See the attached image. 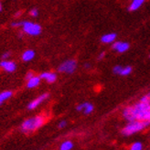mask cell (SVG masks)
<instances>
[{
    "label": "cell",
    "mask_w": 150,
    "mask_h": 150,
    "mask_svg": "<svg viewBox=\"0 0 150 150\" xmlns=\"http://www.w3.org/2000/svg\"><path fill=\"white\" fill-rule=\"evenodd\" d=\"M46 118L44 115H37L31 118H28L21 125V131L23 133L28 134L38 130L44 125Z\"/></svg>",
    "instance_id": "2"
},
{
    "label": "cell",
    "mask_w": 150,
    "mask_h": 150,
    "mask_svg": "<svg viewBox=\"0 0 150 150\" xmlns=\"http://www.w3.org/2000/svg\"><path fill=\"white\" fill-rule=\"evenodd\" d=\"M141 102H143V103H148L150 104V92H148L146 94H145L142 98L140 99Z\"/></svg>",
    "instance_id": "19"
},
{
    "label": "cell",
    "mask_w": 150,
    "mask_h": 150,
    "mask_svg": "<svg viewBox=\"0 0 150 150\" xmlns=\"http://www.w3.org/2000/svg\"><path fill=\"white\" fill-rule=\"evenodd\" d=\"M34 57H35V51L32 50H28L25 52H23L21 58L24 62H30L31 59H34Z\"/></svg>",
    "instance_id": "13"
},
{
    "label": "cell",
    "mask_w": 150,
    "mask_h": 150,
    "mask_svg": "<svg viewBox=\"0 0 150 150\" xmlns=\"http://www.w3.org/2000/svg\"><path fill=\"white\" fill-rule=\"evenodd\" d=\"M130 45L127 42H123V41H116L112 44V49L116 50L119 53H124V52L127 51L129 50Z\"/></svg>",
    "instance_id": "7"
},
{
    "label": "cell",
    "mask_w": 150,
    "mask_h": 150,
    "mask_svg": "<svg viewBox=\"0 0 150 150\" xmlns=\"http://www.w3.org/2000/svg\"><path fill=\"white\" fill-rule=\"evenodd\" d=\"M29 15H30L31 17L36 18V17L39 16V10H38L37 8H33V9H31L30 11H29Z\"/></svg>",
    "instance_id": "20"
},
{
    "label": "cell",
    "mask_w": 150,
    "mask_h": 150,
    "mask_svg": "<svg viewBox=\"0 0 150 150\" xmlns=\"http://www.w3.org/2000/svg\"><path fill=\"white\" fill-rule=\"evenodd\" d=\"M66 125H67V122L66 121H62V122H59V128H64Z\"/></svg>",
    "instance_id": "23"
},
{
    "label": "cell",
    "mask_w": 150,
    "mask_h": 150,
    "mask_svg": "<svg viewBox=\"0 0 150 150\" xmlns=\"http://www.w3.org/2000/svg\"><path fill=\"white\" fill-rule=\"evenodd\" d=\"M123 116L126 121H146L150 123V104L139 101L136 104L127 106L123 111Z\"/></svg>",
    "instance_id": "1"
},
{
    "label": "cell",
    "mask_w": 150,
    "mask_h": 150,
    "mask_svg": "<svg viewBox=\"0 0 150 150\" xmlns=\"http://www.w3.org/2000/svg\"><path fill=\"white\" fill-rule=\"evenodd\" d=\"M22 14V11H18L16 14H15V17H16V18H18V17H19L20 16V15Z\"/></svg>",
    "instance_id": "27"
},
{
    "label": "cell",
    "mask_w": 150,
    "mask_h": 150,
    "mask_svg": "<svg viewBox=\"0 0 150 150\" xmlns=\"http://www.w3.org/2000/svg\"><path fill=\"white\" fill-rule=\"evenodd\" d=\"M0 67L6 72H13L17 69L16 63L10 61H5V59L0 62Z\"/></svg>",
    "instance_id": "8"
},
{
    "label": "cell",
    "mask_w": 150,
    "mask_h": 150,
    "mask_svg": "<svg viewBox=\"0 0 150 150\" xmlns=\"http://www.w3.org/2000/svg\"><path fill=\"white\" fill-rule=\"evenodd\" d=\"M32 76H34L33 72H32V71H28V72L27 73V75H26V79H27V81H28V79H30Z\"/></svg>",
    "instance_id": "24"
},
{
    "label": "cell",
    "mask_w": 150,
    "mask_h": 150,
    "mask_svg": "<svg viewBox=\"0 0 150 150\" xmlns=\"http://www.w3.org/2000/svg\"><path fill=\"white\" fill-rule=\"evenodd\" d=\"M84 66H85V68H86V69H88V68H90V66H91V65H90L89 63H86Z\"/></svg>",
    "instance_id": "28"
},
{
    "label": "cell",
    "mask_w": 150,
    "mask_h": 150,
    "mask_svg": "<svg viewBox=\"0 0 150 150\" xmlns=\"http://www.w3.org/2000/svg\"><path fill=\"white\" fill-rule=\"evenodd\" d=\"M115 39H116V34L115 33H108V34L103 35L101 38V41L103 43H105V44H110V43L115 42Z\"/></svg>",
    "instance_id": "12"
},
{
    "label": "cell",
    "mask_w": 150,
    "mask_h": 150,
    "mask_svg": "<svg viewBox=\"0 0 150 150\" xmlns=\"http://www.w3.org/2000/svg\"><path fill=\"white\" fill-rule=\"evenodd\" d=\"M150 125L149 122L146 121H139V120H134V121L128 122L122 130V134L125 137H130L138 132L143 131L145 128Z\"/></svg>",
    "instance_id": "3"
},
{
    "label": "cell",
    "mask_w": 150,
    "mask_h": 150,
    "mask_svg": "<svg viewBox=\"0 0 150 150\" xmlns=\"http://www.w3.org/2000/svg\"><path fill=\"white\" fill-rule=\"evenodd\" d=\"M73 147V144L71 141H65L59 146V150H71Z\"/></svg>",
    "instance_id": "16"
},
{
    "label": "cell",
    "mask_w": 150,
    "mask_h": 150,
    "mask_svg": "<svg viewBox=\"0 0 150 150\" xmlns=\"http://www.w3.org/2000/svg\"><path fill=\"white\" fill-rule=\"evenodd\" d=\"M11 26L13 28H18V27H21L22 26V22H12L11 23Z\"/></svg>",
    "instance_id": "22"
},
{
    "label": "cell",
    "mask_w": 150,
    "mask_h": 150,
    "mask_svg": "<svg viewBox=\"0 0 150 150\" xmlns=\"http://www.w3.org/2000/svg\"><path fill=\"white\" fill-rule=\"evenodd\" d=\"M77 111H83L85 115H89L93 111V105L90 103H81L76 107Z\"/></svg>",
    "instance_id": "10"
},
{
    "label": "cell",
    "mask_w": 150,
    "mask_h": 150,
    "mask_svg": "<svg viewBox=\"0 0 150 150\" xmlns=\"http://www.w3.org/2000/svg\"><path fill=\"white\" fill-rule=\"evenodd\" d=\"M9 56H10V53H9V52H5V53L2 55V59H8V58H9Z\"/></svg>",
    "instance_id": "25"
},
{
    "label": "cell",
    "mask_w": 150,
    "mask_h": 150,
    "mask_svg": "<svg viewBox=\"0 0 150 150\" xmlns=\"http://www.w3.org/2000/svg\"><path fill=\"white\" fill-rule=\"evenodd\" d=\"M48 97H49V93H43V94H41L40 96L37 97L36 99H34L32 102L29 103H28V108L29 110H34V109H36L38 106L40 105V104H41L45 100L48 99Z\"/></svg>",
    "instance_id": "6"
},
{
    "label": "cell",
    "mask_w": 150,
    "mask_h": 150,
    "mask_svg": "<svg viewBox=\"0 0 150 150\" xmlns=\"http://www.w3.org/2000/svg\"><path fill=\"white\" fill-rule=\"evenodd\" d=\"M40 79L46 80L49 83H53V82L57 80V74L52 71H45L40 74Z\"/></svg>",
    "instance_id": "9"
},
{
    "label": "cell",
    "mask_w": 150,
    "mask_h": 150,
    "mask_svg": "<svg viewBox=\"0 0 150 150\" xmlns=\"http://www.w3.org/2000/svg\"><path fill=\"white\" fill-rule=\"evenodd\" d=\"M132 72V67L130 66H126V67H122L121 72L119 75H122V76H127Z\"/></svg>",
    "instance_id": "17"
},
{
    "label": "cell",
    "mask_w": 150,
    "mask_h": 150,
    "mask_svg": "<svg viewBox=\"0 0 150 150\" xmlns=\"http://www.w3.org/2000/svg\"><path fill=\"white\" fill-rule=\"evenodd\" d=\"M104 56H105V53H104V52H101L98 56V59H103L104 58Z\"/></svg>",
    "instance_id": "26"
},
{
    "label": "cell",
    "mask_w": 150,
    "mask_h": 150,
    "mask_svg": "<svg viewBox=\"0 0 150 150\" xmlns=\"http://www.w3.org/2000/svg\"><path fill=\"white\" fill-rule=\"evenodd\" d=\"M121 70H122V66L117 65V66L114 67L112 71H114V73H115V74H120V72H121Z\"/></svg>",
    "instance_id": "21"
},
{
    "label": "cell",
    "mask_w": 150,
    "mask_h": 150,
    "mask_svg": "<svg viewBox=\"0 0 150 150\" xmlns=\"http://www.w3.org/2000/svg\"><path fill=\"white\" fill-rule=\"evenodd\" d=\"M22 29L23 32L29 36H38L41 33L40 25L34 23L31 21H24L22 22Z\"/></svg>",
    "instance_id": "4"
},
{
    "label": "cell",
    "mask_w": 150,
    "mask_h": 150,
    "mask_svg": "<svg viewBox=\"0 0 150 150\" xmlns=\"http://www.w3.org/2000/svg\"><path fill=\"white\" fill-rule=\"evenodd\" d=\"M12 95H13V93L11 91H5V92L0 93V105H1L3 103H5L6 100L11 98Z\"/></svg>",
    "instance_id": "15"
},
{
    "label": "cell",
    "mask_w": 150,
    "mask_h": 150,
    "mask_svg": "<svg viewBox=\"0 0 150 150\" xmlns=\"http://www.w3.org/2000/svg\"><path fill=\"white\" fill-rule=\"evenodd\" d=\"M2 10V5H1V3H0V11Z\"/></svg>",
    "instance_id": "29"
},
{
    "label": "cell",
    "mask_w": 150,
    "mask_h": 150,
    "mask_svg": "<svg viewBox=\"0 0 150 150\" xmlns=\"http://www.w3.org/2000/svg\"><path fill=\"white\" fill-rule=\"evenodd\" d=\"M40 82V77H39V76H32L30 79L28 80L27 87L28 89H33V88H35V87H37L38 85H39Z\"/></svg>",
    "instance_id": "11"
},
{
    "label": "cell",
    "mask_w": 150,
    "mask_h": 150,
    "mask_svg": "<svg viewBox=\"0 0 150 150\" xmlns=\"http://www.w3.org/2000/svg\"><path fill=\"white\" fill-rule=\"evenodd\" d=\"M129 150H143V144L141 142H134L130 146Z\"/></svg>",
    "instance_id": "18"
},
{
    "label": "cell",
    "mask_w": 150,
    "mask_h": 150,
    "mask_svg": "<svg viewBox=\"0 0 150 150\" xmlns=\"http://www.w3.org/2000/svg\"><path fill=\"white\" fill-rule=\"evenodd\" d=\"M77 63L75 62V59H68L64 62H62L59 66L58 71L59 72H65V73H73L76 70Z\"/></svg>",
    "instance_id": "5"
},
{
    "label": "cell",
    "mask_w": 150,
    "mask_h": 150,
    "mask_svg": "<svg viewBox=\"0 0 150 150\" xmlns=\"http://www.w3.org/2000/svg\"><path fill=\"white\" fill-rule=\"evenodd\" d=\"M145 0H133L131 5L129 6V10L130 11H136L137 10L139 7L144 4Z\"/></svg>",
    "instance_id": "14"
}]
</instances>
